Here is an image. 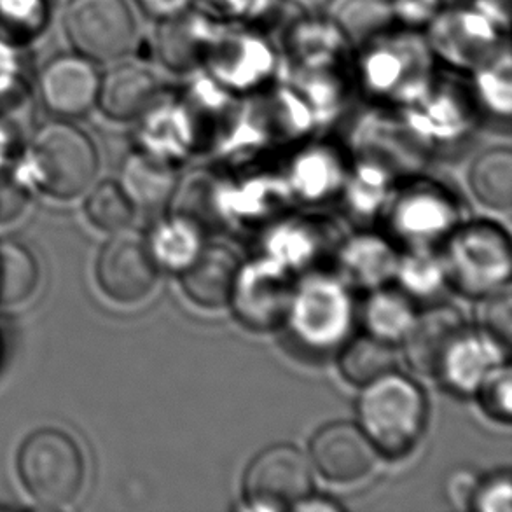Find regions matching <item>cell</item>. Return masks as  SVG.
I'll return each mask as SVG.
<instances>
[{
    "instance_id": "cell-29",
    "label": "cell",
    "mask_w": 512,
    "mask_h": 512,
    "mask_svg": "<svg viewBox=\"0 0 512 512\" xmlns=\"http://www.w3.org/2000/svg\"><path fill=\"white\" fill-rule=\"evenodd\" d=\"M511 292L509 287H502L499 291L486 294L483 303L479 306V324L483 327L486 336H490L499 345H511L512 313Z\"/></svg>"
},
{
    "instance_id": "cell-33",
    "label": "cell",
    "mask_w": 512,
    "mask_h": 512,
    "mask_svg": "<svg viewBox=\"0 0 512 512\" xmlns=\"http://www.w3.org/2000/svg\"><path fill=\"white\" fill-rule=\"evenodd\" d=\"M439 0H395L392 11L406 23H422L436 13Z\"/></svg>"
},
{
    "instance_id": "cell-18",
    "label": "cell",
    "mask_w": 512,
    "mask_h": 512,
    "mask_svg": "<svg viewBox=\"0 0 512 512\" xmlns=\"http://www.w3.org/2000/svg\"><path fill=\"white\" fill-rule=\"evenodd\" d=\"M397 367V353L390 341L381 340L374 334H362L353 338L343 348L340 369L343 378L357 387H366Z\"/></svg>"
},
{
    "instance_id": "cell-28",
    "label": "cell",
    "mask_w": 512,
    "mask_h": 512,
    "mask_svg": "<svg viewBox=\"0 0 512 512\" xmlns=\"http://www.w3.org/2000/svg\"><path fill=\"white\" fill-rule=\"evenodd\" d=\"M48 18L44 0H0V30L6 35L37 34Z\"/></svg>"
},
{
    "instance_id": "cell-32",
    "label": "cell",
    "mask_w": 512,
    "mask_h": 512,
    "mask_svg": "<svg viewBox=\"0 0 512 512\" xmlns=\"http://www.w3.org/2000/svg\"><path fill=\"white\" fill-rule=\"evenodd\" d=\"M478 486V479L472 472H455L448 483V495H450L451 502L457 507H471Z\"/></svg>"
},
{
    "instance_id": "cell-3",
    "label": "cell",
    "mask_w": 512,
    "mask_h": 512,
    "mask_svg": "<svg viewBox=\"0 0 512 512\" xmlns=\"http://www.w3.org/2000/svg\"><path fill=\"white\" fill-rule=\"evenodd\" d=\"M35 180L55 198H74L88 189L98 170L97 149L90 137L69 123H49L32 144Z\"/></svg>"
},
{
    "instance_id": "cell-36",
    "label": "cell",
    "mask_w": 512,
    "mask_h": 512,
    "mask_svg": "<svg viewBox=\"0 0 512 512\" xmlns=\"http://www.w3.org/2000/svg\"><path fill=\"white\" fill-rule=\"evenodd\" d=\"M203 2H207L208 6L217 7L219 4V0H203Z\"/></svg>"
},
{
    "instance_id": "cell-11",
    "label": "cell",
    "mask_w": 512,
    "mask_h": 512,
    "mask_svg": "<svg viewBox=\"0 0 512 512\" xmlns=\"http://www.w3.org/2000/svg\"><path fill=\"white\" fill-rule=\"evenodd\" d=\"M231 301L245 326L270 329L289 315L294 296L282 271L270 264H257L243 273L238 271Z\"/></svg>"
},
{
    "instance_id": "cell-2",
    "label": "cell",
    "mask_w": 512,
    "mask_h": 512,
    "mask_svg": "<svg viewBox=\"0 0 512 512\" xmlns=\"http://www.w3.org/2000/svg\"><path fill=\"white\" fill-rule=\"evenodd\" d=\"M20 478L41 506L63 507L76 500L84 483V458L65 432L42 429L23 443L18 457Z\"/></svg>"
},
{
    "instance_id": "cell-24",
    "label": "cell",
    "mask_w": 512,
    "mask_h": 512,
    "mask_svg": "<svg viewBox=\"0 0 512 512\" xmlns=\"http://www.w3.org/2000/svg\"><path fill=\"white\" fill-rule=\"evenodd\" d=\"M415 313L408 299L392 291H381L371 296L366 305V324L381 340H397L408 331Z\"/></svg>"
},
{
    "instance_id": "cell-9",
    "label": "cell",
    "mask_w": 512,
    "mask_h": 512,
    "mask_svg": "<svg viewBox=\"0 0 512 512\" xmlns=\"http://www.w3.org/2000/svg\"><path fill=\"white\" fill-rule=\"evenodd\" d=\"M378 455L364 430L355 423H329L312 441V460L317 471L338 485H352L369 476Z\"/></svg>"
},
{
    "instance_id": "cell-17",
    "label": "cell",
    "mask_w": 512,
    "mask_h": 512,
    "mask_svg": "<svg viewBox=\"0 0 512 512\" xmlns=\"http://www.w3.org/2000/svg\"><path fill=\"white\" fill-rule=\"evenodd\" d=\"M133 205L158 210L172 200L177 177L167 161L149 154H133L123 168V184Z\"/></svg>"
},
{
    "instance_id": "cell-7",
    "label": "cell",
    "mask_w": 512,
    "mask_h": 512,
    "mask_svg": "<svg viewBox=\"0 0 512 512\" xmlns=\"http://www.w3.org/2000/svg\"><path fill=\"white\" fill-rule=\"evenodd\" d=\"M97 278L112 301L139 303L151 294L158 278L153 250L142 236L119 233L105 243L98 256Z\"/></svg>"
},
{
    "instance_id": "cell-35",
    "label": "cell",
    "mask_w": 512,
    "mask_h": 512,
    "mask_svg": "<svg viewBox=\"0 0 512 512\" xmlns=\"http://www.w3.org/2000/svg\"><path fill=\"white\" fill-rule=\"evenodd\" d=\"M294 509H298V511H340L341 506L333 500L324 499V497H317V499L306 497Z\"/></svg>"
},
{
    "instance_id": "cell-6",
    "label": "cell",
    "mask_w": 512,
    "mask_h": 512,
    "mask_svg": "<svg viewBox=\"0 0 512 512\" xmlns=\"http://www.w3.org/2000/svg\"><path fill=\"white\" fill-rule=\"evenodd\" d=\"M312 485V465L305 453L291 444H275L250 462L243 492L254 509L284 511L310 497Z\"/></svg>"
},
{
    "instance_id": "cell-25",
    "label": "cell",
    "mask_w": 512,
    "mask_h": 512,
    "mask_svg": "<svg viewBox=\"0 0 512 512\" xmlns=\"http://www.w3.org/2000/svg\"><path fill=\"white\" fill-rule=\"evenodd\" d=\"M153 250V249H151ZM200 252V233L187 219L161 224L154 235V259L158 257L161 263L170 268H186Z\"/></svg>"
},
{
    "instance_id": "cell-20",
    "label": "cell",
    "mask_w": 512,
    "mask_h": 512,
    "mask_svg": "<svg viewBox=\"0 0 512 512\" xmlns=\"http://www.w3.org/2000/svg\"><path fill=\"white\" fill-rule=\"evenodd\" d=\"M472 193L485 207L507 212L512 203V154L509 147H492L474 161Z\"/></svg>"
},
{
    "instance_id": "cell-1",
    "label": "cell",
    "mask_w": 512,
    "mask_h": 512,
    "mask_svg": "<svg viewBox=\"0 0 512 512\" xmlns=\"http://www.w3.org/2000/svg\"><path fill=\"white\" fill-rule=\"evenodd\" d=\"M359 427L385 457H404L420 441L427 425L422 388L395 371L362 387Z\"/></svg>"
},
{
    "instance_id": "cell-34",
    "label": "cell",
    "mask_w": 512,
    "mask_h": 512,
    "mask_svg": "<svg viewBox=\"0 0 512 512\" xmlns=\"http://www.w3.org/2000/svg\"><path fill=\"white\" fill-rule=\"evenodd\" d=\"M140 9L154 20L177 18L191 9V0H137Z\"/></svg>"
},
{
    "instance_id": "cell-31",
    "label": "cell",
    "mask_w": 512,
    "mask_h": 512,
    "mask_svg": "<svg viewBox=\"0 0 512 512\" xmlns=\"http://www.w3.org/2000/svg\"><path fill=\"white\" fill-rule=\"evenodd\" d=\"M512 486L509 474H497L478 486L472 507L485 512H511Z\"/></svg>"
},
{
    "instance_id": "cell-19",
    "label": "cell",
    "mask_w": 512,
    "mask_h": 512,
    "mask_svg": "<svg viewBox=\"0 0 512 512\" xmlns=\"http://www.w3.org/2000/svg\"><path fill=\"white\" fill-rule=\"evenodd\" d=\"M497 346L499 343L490 336H486L485 341L465 333L453 346L441 378L458 390L478 388L486 373L500 364Z\"/></svg>"
},
{
    "instance_id": "cell-12",
    "label": "cell",
    "mask_w": 512,
    "mask_h": 512,
    "mask_svg": "<svg viewBox=\"0 0 512 512\" xmlns=\"http://www.w3.org/2000/svg\"><path fill=\"white\" fill-rule=\"evenodd\" d=\"M432 42L457 67H483L495 55L497 30L485 14L455 13L437 20Z\"/></svg>"
},
{
    "instance_id": "cell-5",
    "label": "cell",
    "mask_w": 512,
    "mask_h": 512,
    "mask_svg": "<svg viewBox=\"0 0 512 512\" xmlns=\"http://www.w3.org/2000/svg\"><path fill=\"white\" fill-rule=\"evenodd\" d=\"M63 28L77 53L93 62H116L137 41V21L126 0H70Z\"/></svg>"
},
{
    "instance_id": "cell-16",
    "label": "cell",
    "mask_w": 512,
    "mask_h": 512,
    "mask_svg": "<svg viewBox=\"0 0 512 512\" xmlns=\"http://www.w3.org/2000/svg\"><path fill=\"white\" fill-rule=\"evenodd\" d=\"M214 39V25L189 9L177 18L160 21L156 53L170 72L184 74L205 60Z\"/></svg>"
},
{
    "instance_id": "cell-21",
    "label": "cell",
    "mask_w": 512,
    "mask_h": 512,
    "mask_svg": "<svg viewBox=\"0 0 512 512\" xmlns=\"http://www.w3.org/2000/svg\"><path fill=\"white\" fill-rule=\"evenodd\" d=\"M420 48H413L409 42H392L388 44H378L374 51H371L366 58L364 65V76L371 88L378 90H387L394 86L399 79L402 81H411V79H422L418 74H409V70L422 72V51Z\"/></svg>"
},
{
    "instance_id": "cell-26",
    "label": "cell",
    "mask_w": 512,
    "mask_h": 512,
    "mask_svg": "<svg viewBox=\"0 0 512 512\" xmlns=\"http://www.w3.org/2000/svg\"><path fill=\"white\" fill-rule=\"evenodd\" d=\"M132 200L116 182H104L93 189L86 203V214L98 229L121 231L133 217Z\"/></svg>"
},
{
    "instance_id": "cell-10",
    "label": "cell",
    "mask_w": 512,
    "mask_h": 512,
    "mask_svg": "<svg viewBox=\"0 0 512 512\" xmlns=\"http://www.w3.org/2000/svg\"><path fill=\"white\" fill-rule=\"evenodd\" d=\"M465 333L462 315L451 306H434L415 315L402 336L409 366L423 376L441 378L453 346Z\"/></svg>"
},
{
    "instance_id": "cell-8",
    "label": "cell",
    "mask_w": 512,
    "mask_h": 512,
    "mask_svg": "<svg viewBox=\"0 0 512 512\" xmlns=\"http://www.w3.org/2000/svg\"><path fill=\"white\" fill-rule=\"evenodd\" d=\"M100 74L90 58L60 55L39 74V97L49 112L60 118H81L97 105Z\"/></svg>"
},
{
    "instance_id": "cell-15",
    "label": "cell",
    "mask_w": 512,
    "mask_h": 512,
    "mask_svg": "<svg viewBox=\"0 0 512 512\" xmlns=\"http://www.w3.org/2000/svg\"><path fill=\"white\" fill-rule=\"evenodd\" d=\"M203 62L217 81L231 88H250L273 69L270 48L252 35L215 37Z\"/></svg>"
},
{
    "instance_id": "cell-30",
    "label": "cell",
    "mask_w": 512,
    "mask_h": 512,
    "mask_svg": "<svg viewBox=\"0 0 512 512\" xmlns=\"http://www.w3.org/2000/svg\"><path fill=\"white\" fill-rule=\"evenodd\" d=\"M479 401L486 411V415L492 416L499 422H511V369L509 366L493 367L485 378L479 381Z\"/></svg>"
},
{
    "instance_id": "cell-27",
    "label": "cell",
    "mask_w": 512,
    "mask_h": 512,
    "mask_svg": "<svg viewBox=\"0 0 512 512\" xmlns=\"http://www.w3.org/2000/svg\"><path fill=\"white\" fill-rule=\"evenodd\" d=\"M478 90L483 98V104L495 114L504 118L511 112V63L509 53L493 56L490 62L479 67Z\"/></svg>"
},
{
    "instance_id": "cell-23",
    "label": "cell",
    "mask_w": 512,
    "mask_h": 512,
    "mask_svg": "<svg viewBox=\"0 0 512 512\" xmlns=\"http://www.w3.org/2000/svg\"><path fill=\"white\" fill-rule=\"evenodd\" d=\"M394 18L388 0H340L334 23L345 39L353 42L371 41Z\"/></svg>"
},
{
    "instance_id": "cell-22",
    "label": "cell",
    "mask_w": 512,
    "mask_h": 512,
    "mask_svg": "<svg viewBox=\"0 0 512 512\" xmlns=\"http://www.w3.org/2000/svg\"><path fill=\"white\" fill-rule=\"evenodd\" d=\"M39 268L34 256L20 243L0 242V305L23 303L34 294Z\"/></svg>"
},
{
    "instance_id": "cell-4",
    "label": "cell",
    "mask_w": 512,
    "mask_h": 512,
    "mask_svg": "<svg viewBox=\"0 0 512 512\" xmlns=\"http://www.w3.org/2000/svg\"><path fill=\"white\" fill-rule=\"evenodd\" d=\"M446 273L458 291L486 296L506 287L511 250L504 231L492 224L458 229L446 247Z\"/></svg>"
},
{
    "instance_id": "cell-14",
    "label": "cell",
    "mask_w": 512,
    "mask_h": 512,
    "mask_svg": "<svg viewBox=\"0 0 512 512\" xmlns=\"http://www.w3.org/2000/svg\"><path fill=\"white\" fill-rule=\"evenodd\" d=\"M238 271L240 264L235 252L215 243L200 250L182 270V291L194 305L217 310L231 301Z\"/></svg>"
},
{
    "instance_id": "cell-13",
    "label": "cell",
    "mask_w": 512,
    "mask_h": 512,
    "mask_svg": "<svg viewBox=\"0 0 512 512\" xmlns=\"http://www.w3.org/2000/svg\"><path fill=\"white\" fill-rule=\"evenodd\" d=\"M160 95V79L140 63H119L102 79L97 104L107 118L132 121L146 114Z\"/></svg>"
}]
</instances>
